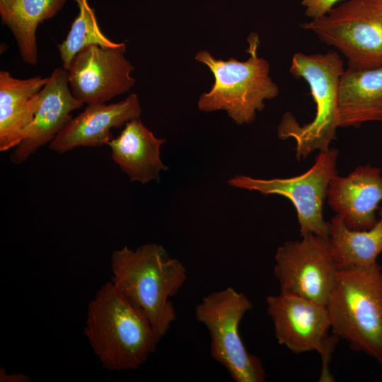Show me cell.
Listing matches in <instances>:
<instances>
[{
  "label": "cell",
  "instance_id": "1",
  "mask_svg": "<svg viewBox=\"0 0 382 382\" xmlns=\"http://www.w3.org/2000/svg\"><path fill=\"white\" fill-rule=\"evenodd\" d=\"M83 334L103 367L112 371L139 368L162 338L110 281L89 302Z\"/></svg>",
  "mask_w": 382,
  "mask_h": 382
},
{
  "label": "cell",
  "instance_id": "2",
  "mask_svg": "<svg viewBox=\"0 0 382 382\" xmlns=\"http://www.w3.org/2000/svg\"><path fill=\"white\" fill-rule=\"evenodd\" d=\"M110 282L148 318L163 337L176 319L170 298L187 279L185 266L163 247L147 243L135 250L125 246L111 255Z\"/></svg>",
  "mask_w": 382,
  "mask_h": 382
},
{
  "label": "cell",
  "instance_id": "3",
  "mask_svg": "<svg viewBox=\"0 0 382 382\" xmlns=\"http://www.w3.org/2000/svg\"><path fill=\"white\" fill-rule=\"evenodd\" d=\"M326 307L333 335L382 364V267L339 270Z\"/></svg>",
  "mask_w": 382,
  "mask_h": 382
},
{
  "label": "cell",
  "instance_id": "4",
  "mask_svg": "<svg viewBox=\"0 0 382 382\" xmlns=\"http://www.w3.org/2000/svg\"><path fill=\"white\" fill-rule=\"evenodd\" d=\"M289 71L294 77L307 82L316 106L311 122L301 125L290 112H286L277 127L279 139L296 141V156L300 160L315 151L328 150L335 139L339 127L338 86L345 70L336 52L314 54L299 52L294 54Z\"/></svg>",
  "mask_w": 382,
  "mask_h": 382
},
{
  "label": "cell",
  "instance_id": "5",
  "mask_svg": "<svg viewBox=\"0 0 382 382\" xmlns=\"http://www.w3.org/2000/svg\"><path fill=\"white\" fill-rule=\"evenodd\" d=\"M248 41L250 57L245 62L232 57L217 59L204 50L196 54L195 59L207 65L215 79L211 91L199 98V110H224L236 123L248 124L264 108L265 100L278 95V86L269 76L268 62L257 55L258 36L252 33Z\"/></svg>",
  "mask_w": 382,
  "mask_h": 382
},
{
  "label": "cell",
  "instance_id": "6",
  "mask_svg": "<svg viewBox=\"0 0 382 382\" xmlns=\"http://www.w3.org/2000/svg\"><path fill=\"white\" fill-rule=\"evenodd\" d=\"M252 308L246 295L228 286L204 296L195 308V318L209 331L212 357L235 382H263L266 378L260 359L248 352L239 335L240 322Z\"/></svg>",
  "mask_w": 382,
  "mask_h": 382
},
{
  "label": "cell",
  "instance_id": "7",
  "mask_svg": "<svg viewBox=\"0 0 382 382\" xmlns=\"http://www.w3.org/2000/svg\"><path fill=\"white\" fill-rule=\"evenodd\" d=\"M301 27L342 52L349 69L382 66V0H349Z\"/></svg>",
  "mask_w": 382,
  "mask_h": 382
},
{
  "label": "cell",
  "instance_id": "8",
  "mask_svg": "<svg viewBox=\"0 0 382 382\" xmlns=\"http://www.w3.org/2000/svg\"><path fill=\"white\" fill-rule=\"evenodd\" d=\"M338 154L335 148L319 151L313 165L294 177L263 180L239 175L228 183L234 187L289 199L296 211L301 236L314 233L328 238L330 223L323 218V204L329 185L337 174Z\"/></svg>",
  "mask_w": 382,
  "mask_h": 382
},
{
  "label": "cell",
  "instance_id": "9",
  "mask_svg": "<svg viewBox=\"0 0 382 382\" xmlns=\"http://www.w3.org/2000/svg\"><path fill=\"white\" fill-rule=\"evenodd\" d=\"M274 260L281 293L326 306L339 270L328 238L308 233L287 241L277 248Z\"/></svg>",
  "mask_w": 382,
  "mask_h": 382
},
{
  "label": "cell",
  "instance_id": "10",
  "mask_svg": "<svg viewBox=\"0 0 382 382\" xmlns=\"http://www.w3.org/2000/svg\"><path fill=\"white\" fill-rule=\"evenodd\" d=\"M266 303L278 343L296 354L318 352L323 362L320 381H332L328 363L340 339L328 335L331 322L326 306L281 292L268 296Z\"/></svg>",
  "mask_w": 382,
  "mask_h": 382
},
{
  "label": "cell",
  "instance_id": "11",
  "mask_svg": "<svg viewBox=\"0 0 382 382\" xmlns=\"http://www.w3.org/2000/svg\"><path fill=\"white\" fill-rule=\"evenodd\" d=\"M125 48L84 47L73 58L68 70L73 95L88 105L104 103L127 92L134 84V69L125 57Z\"/></svg>",
  "mask_w": 382,
  "mask_h": 382
},
{
  "label": "cell",
  "instance_id": "12",
  "mask_svg": "<svg viewBox=\"0 0 382 382\" xmlns=\"http://www.w3.org/2000/svg\"><path fill=\"white\" fill-rule=\"evenodd\" d=\"M83 105L69 88L68 71L55 69L37 96L32 120L11 154L12 163L24 162L40 146L50 143L73 118L71 112Z\"/></svg>",
  "mask_w": 382,
  "mask_h": 382
},
{
  "label": "cell",
  "instance_id": "13",
  "mask_svg": "<svg viewBox=\"0 0 382 382\" xmlns=\"http://www.w3.org/2000/svg\"><path fill=\"white\" fill-rule=\"evenodd\" d=\"M326 199L331 209L352 230H367L377 222L376 212L382 202L381 168L360 166L346 176L332 179Z\"/></svg>",
  "mask_w": 382,
  "mask_h": 382
},
{
  "label": "cell",
  "instance_id": "14",
  "mask_svg": "<svg viewBox=\"0 0 382 382\" xmlns=\"http://www.w3.org/2000/svg\"><path fill=\"white\" fill-rule=\"evenodd\" d=\"M141 107L136 94L111 104L88 105L76 117H73L49 144V148L64 153L79 146H102L113 138L111 130L125 125L138 118Z\"/></svg>",
  "mask_w": 382,
  "mask_h": 382
},
{
  "label": "cell",
  "instance_id": "15",
  "mask_svg": "<svg viewBox=\"0 0 382 382\" xmlns=\"http://www.w3.org/2000/svg\"><path fill=\"white\" fill-rule=\"evenodd\" d=\"M165 141L156 138L138 117L127 122L120 134L108 145L112 158L130 180L144 184L158 180L159 173L168 168L160 158Z\"/></svg>",
  "mask_w": 382,
  "mask_h": 382
},
{
  "label": "cell",
  "instance_id": "16",
  "mask_svg": "<svg viewBox=\"0 0 382 382\" xmlns=\"http://www.w3.org/2000/svg\"><path fill=\"white\" fill-rule=\"evenodd\" d=\"M48 77L19 79L9 71H0V151L16 147L30 123L37 96Z\"/></svg>",
  "mask_w": 382,
  "mask_h": 382
},
{
  "label": "cell",
  "instance_id": "17",
  "mask_svg": "<svg viewBox=\"0 0 382 382\" xmlns=\"http://www.w3.org/2000/svg\"><path fill=\"white\" fill-rule=\"evenodd\" d=\"M337 111L340 127L382 122V66L344 71L338 86Z\"/></svg>",
  "mask_w": 382,
  "mask_h": 382
},
{
  "label": "cell",
  "instance_id": "18",
  "mask_svg": "<svg viewBox=\"0 0 382 382\" xmlns=\"http://www.w3.org/2000/svg\"><path fill=\"white\" fill-rule=\"evenodd\" d=\"M376 224L367 230H352L335 214L330 221L328 241L338 270L371 267L382 253V204Z\"/></svg>",
  "mask_w": 382,
  "mask_h": 382
},
{
  "label": "cell",
  "instance_id": "19",
  "mask_svg": "<svg viewBox=\"0 0 382 382\" xmlns=\"http://www.w3.org/2000/svg\"><path fill=\"white\" fill-rule=\"evenodd\" d=\"M66 0H0L2 23L13 33L22 59L37 63L36 30L38 25L54 17Z\"/></svg>",
  "mask_w": 382,
  "mask_h": 382
},
{
  "label": "cell",
  "instance_id": "20",
  "mask_svg": "<svg viewBox=\"0 0 382 382\" xmlns=\"http://www.w3.org/2000/svg\"><path fill=\"white\" fill-rule=\"evenodd\" d=\"M79 12L73 21L68 35L62 43L57 45L63 68L69 69L73 58L84 47L96 45L103 48H124L123 42L110 40L100 30L94 10L88 0H74Z\"/></svg>",
  "mask_w": 382,
  "mask_h": 382
},
{
  "label": "cell",
  "instance_id": "21",
  "mask_svg": "<svg viewBox=\"0 0 382 382\" xmlns=\"http://www.w3.org/2000/svg\"><path fill=\"white\" fill-rule=\"evenodd\" d=\"M340 0H301L305 14L315 19L326 14Z\"/></svg>",
  "mask_w": 382,
  "mask_h": 382
},
{
  "label": "cell",
  "instance_id": "22",
  "mask_svg": "<svg viewBox=\"0 0 382 382\" xmlns=\"http://www.w3.org/2000/svg\"><path fill=\"white\" fill-rule=\"evenodd\" d=\"M0 381L2 382H26L29 378L23 374H7L4 369H0Z\"/></svg>",
  "mask_w": 382,
  "mask_h": 382
}]
</instances>
